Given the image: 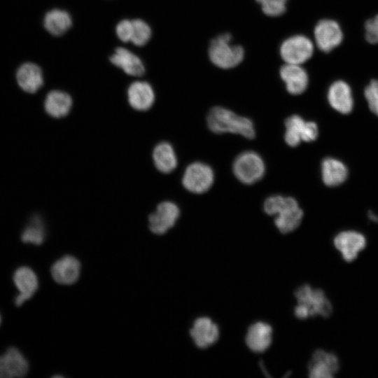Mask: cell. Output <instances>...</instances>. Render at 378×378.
Returning a JSON list of instances; mask_svg holds the SVG:
<instances>
[{
	"mask_svg": "<svg viewBox=\"0 0 378 378\" xmlns=\"http://www.w3.org/2000/svg\"><path fill=\"white\" fill-rule=\"evenodd\" d=\"M133 33L132 20L124 19L120 20L115 26V34L122 42H130Z\"/></svg>",
	"mask_w": 378,
	"mask_h": 378,
	"instance_id": "31",
	"label": "cell"
},
{
	"mask_svg": "<svg viewBox=\"0 0 378 378\" xmlns=\"http://www.w3.org/2000/svg\"><path fill=\"white\" fill-rule=\"evenodd\" d=\"M334 245L342 255V258L351 262L356 258L359 253L365 247L366 239L361 233L347 230L337 234L334 239Z\"/></svg>",
	"mask_w": 378,
	"mask_h": 378,
	"instance_id": "12",
	"label": "cell"
},
{
	"mask_svg": "<svg viewBox=\"0 0 378 378\" xmlns=\"http://www.w3.org/2000/svg\"><path fill=\"white\" fill-rule=\"evenodd\" d=\"M261 6L262 12L271 17L282 15L286 9L288 0H255Z\"/></svg>",
	"mask_w": 378,
	"mask_h": 378,
	"instance_id": "29",
	"label": "cell"
},
{
	"mask_svg": "<svg viewBox=\"0 0 378 378\" xmlns=\"http://www.w3.org/2000/svg\"><path fill=\"white\" fill-rule=\"evenodd\" d=\"M45 238V231L41 218L34 216L30 224L23 231L21 239L24 243H31L39 245L43 243Z\"/></svg>",
	"mask_w": 378,
	"mask_h": 378,
	"instance_id": "27",
	"label": "cell"
},
{
	"mask_svg": "<svg viewBox=\"0 0 378 378\" xmlns=\"http://www.w3.org/2000/svg\"><path fill=\"white\" fill-rule=\"evenodd\" d=\"M130 105L135 110H148L154 104L155 92L153 87L146 81L136 80L132 83L127 91Z\"/></svg>",
	"mask_w": 378,
	"mask_h": 378,
	"instance_id": "16",
	"label": "cell"
},
{
	"mask_svg": "<svg viewBox=\"0 0 378 378\" xmlns=\"http://www.w3.org/2000/svg\"><path fill=\"white\" fill-rule=\"evenodd\" d=\"M206 122L209 130L216 134H237L247 139H253L255 135L250 119L221 106H215L209 111Z\"/></svg>",
	"mask_w": 378,
	"mask_h": 378,
	"instance_id": "2",
	"label": "cell"
},
{
	"mask_svg": "<svg viewBox=\"0 0 378 378\" xmlns=\"http://www.w3.org/2000/svg\"><path fill=\"white\" fill-rule=\"evenodd\" d=\"M322 178L328 186H337L342 183L348 176L346 167L340 160L327 158L321 164Z\"/></svg>",
	"mask_w": 378,
	"mask_h": 378,
	"instance_id": "26",
	"label": "cell"
},
{
	"mask_svg": "<svg viewBox=\"0 0 378 378\" xmlns=\"http://www.w3.org/2000/svg\"><path fill=\"white\" fill-rule=\"evenodd\" d=\"M133 33L131 43L134 46L141 47L148 43L152 36V29L150 25L141 19L132 20Z\"/></svg>",
	"mask_w": 378,
	"mask_h": 378,
	"instance_id": "28",
	"label": "cell"
},
{
	"mask_svg": "<svg viewBox=\"0 0 378 378\" xmlns=\"http://www.w3.org/2000/svg\"><path fill=\"white\" fill-rule=\"evenodd\" d=\"M338 358L332 352L318 349L312 354L308 365L309 377L312 378H332L338 372Z\"/></svg>",
	"mask_w": 378,
	"mask_h": 378,
	"instance_id": "11",
	"label": "cell"
},
{
	"mask_svg": "<svg viewBox=\"0 0 378 378\" xmlns=\"http://www.w3.org/2000/svg\"><path fill=\"white\" fill-rule=\"evenodd\" d=\"M153 160L157 169L164 174L173 172L177 167V158L174 149L166 141L159 143L154 148Z\"/></svg>",
	"mask_w": 378,
	"mask_h": 378,
	"instance_id": "25",
	"label": "cell"
},
{
	"mask_svg": "<svg viewBox=\"0 0 378 378\" xmlns=\"http://www.w3.org/2000/svg\"><path fill=\"white\" fill-rule=\"evenodd\" d=\"M294 295L298 304L306 309L309 317H328L331 314L332 304L322 290L304 284L295 290Z\"/></svg>",
	"mask_w": 378,
	"mask_h": 378,
	"instance_id": "5",
	"label": "cell"
},
{
	"mask_svg": "<svg viewBox=\"0 0 378 378\" xmlns=\"http://www.w3.org/2000/svg\"><path fill=\"white\" fill-rule=\"evenodd\" d=\"M180 215L178 206L170 201L160 203L148 217L149 228L156 234H163L172 227Z\"/></svg>",
	"mask_w": 378,
	"mask_h": 378,
	"instance_id": "10",
	"label": "cell"
},
{
	"mask_svg": "<svg viewBox=\"0 0 378 378\" xmlns=\"http://www.w3.org/2000/svg\"><path fill=\"white\" fill-rule=\"evenodd\" d=\"M1 315H0V324H1Z\"/></svg>",
	"mask_w": 378,
	"mask_h": 378,
	"instance_id": "33",
	"label": "cell"
},
{
	"mask_svg": "<svg viewBox=\"0 0 378 378\" xmlns=\"http://www.w3.org/2000/svg\"><path fill=\"white\" fill-rule=\"evenodd\" d=\"M232 170L240 182L251 185L262 178L265 172V164L258 153L248 150L240 153L234 159Z\"/></svg>",
	"mask_w": 378,
	"mask_h": 378,
	"instance_id": "4",
	"label": "cell"
},
{
	"mask_svg": "<svg viewBox=\"0 0 378 378\" xmlns=\"http://www.w3.org/2000/svg\"><path fill=\"white\" fill-rule=\"evenodd\" d=\"M365 36L368 42L374 44L378 43V15L368 20L365 24Z\"/></svg>",
	"mask_w": 378,
	"mask_h": 378,
	"instance_id": "32",
	"label": "cell"
},
{
	"mask_svg": "<svg viewBox=\"0 0 378 378\" xmlns=\"http://www.w3.org/2000/svg\"><path fill=\"white\" fill-rule=\"evenodd\" d=\"M72 104V98L69 94L54 90L47 94L44 101V108L50 116L60 118L69 114Z\"/></svg>",
	"mask_w": 378,
	"mask_h": 378,
	"instance_id": "23",
	"label": "cell"
},
{
	"mask_svg": "<svg viewBox=\"0 0 378 378\" xmlns=\"http://www.w3.org/2000/svg\"><path fill=\"white\" fill-rule=\"evenodd\" d=\"M80 269L79 261L73 256L66 255L52 265L51 274L54 280L58 284L70 285L78 279Z\"/></svg>",
	"mask_w": 378,
	"mask_h": 378,
	"instance_id": "21",
	"label": "cell"
},
{
	"mask_svg": "<svg viewBox=\"0 0 378 378\" xmlns=\"http://www.w3.org/2000/svg\"><path fill=\"white\" fill-rule=\"evenodd\" d=\"M286 132L284 139L291 146H298L301 141L310 142L318 136V127L311 121H304L298 115L289 116L285 121Z\"/></svg>",
	"mask_w": 378,
	"mask_h": 378,
	"instance_id": "8",
	"label": "cell"
},
{
	"mask_svg": "<svg viewBox=\"0 0 378 378\" xmlns=\"http://www.w3.org/2000/svg\"><path fill=\"white\" fill-rule=\"evenodd\" d=\"M15 80L24 92L36 93L44 83L43 70L34 62H24L16 69Z\"/></svg>",
	"mask_w": 378,
	"mask_h": 378,
	"instance_id": "13",
	"label": "cell"
},
{
	"mask_svg": "<svg viewBox=\"0 0 378 378\" xmlns=\"http://www.w3.org/2000/svg\"><path fill=\"white\" fill-rule=\"evenodd\" d=\"M219 328L211 318H197L190 330L195 344L200 349H206L216 343L219 337Z\"/></svg>",
	"mask_w": 378,
	"mask_h": 378,
	"instance_id": "14",
	"label": "cell"
},
{
	"mask_svg": "<svg viewBox=\"0 0 378 378\" xmlns=\"http://www.w3.org/2000/svg\"><path fill=\"white\" fill-rule=\"evenodd\" d=\"M13 281L20 293L15 299L17 306H21L31 298L38 288L36 274L28 267H19L14 273Z\"/></svg>",
	"mask_w": 378,
	"mask_h": 378,
	"instance_id": "20",
	"label": "cell"
},
{
	"mask_svg": "<svg viewBox=\"0 0 378 378\" xmlns=\"http://www.w3.org/2000/svg\"><path fill=\"white\" fill-rule=\"evenodd\" d=\"M272 328L265 322L258 321L248 328L245 342L250 350L255 353L266 351L272 344Z\"/></svg>",
	"mask_w": 378,
	"mask_h": 378,
	"instance_id": "17",
	"label": "cell"
},
{
	"mask_svg": "<svg viewBox=\"0 0 378 378\" xmlns=\"http://www.w3.org/2000/svg\"><path fill=\"white\" fill-rule=\"evenodd\" d=\"M109 60L114 66L122 69L129 76H141L146 71L141 58L123 47L115 48L113 54L109 57Z\"/></svg>",
	"mask_w": 378,
	"mask_h": 378,
	"instance_id": "19",
	"label": "cell"
},
{
	"mask_svg": "<svg viewBox=\"0 0 378 378\" xmlns=\"http://www.w3.org/2000/svg\"><path fill=\"white\" fill-rule=\"evenodd\" d=\"M232 36L223 34L214 38L209 48L211 62L221 69H231L239 64L244 59L241 46L232 43Z\"/></svg>",
	"mask_w": 378,
	"mask_h": 378,
	"instance_id": "3",
	"label": "cell"
},
{
	"mask_svg": "<svg viewBox=\"0 0 378 378\" xmlns=\"http://www.w3.org/2000/svg\"><path fill=\"white\" fill-rule=\"evenodd\" d=\"M265 212L275 216L274 224L280 232L286 234L295 230L300 224L303 211L293 197L272 195L263 204Z\"/></svg>",
	"mask_w": 378,
	"mask_h": 378,
	"instance_id": "1",
	"label": "cell"
},
{
	"mask_svg": "<svg viewBox=\"0 0 378 378\" xmlns=\"http://www.w3.org/2000/svg\"><path fill=\"white\" fill-rule=\"evenodd\" d=\"M28 370V363L18 349L10 347L0 356V378L22 377Z\"/></svg>",
	"mask_w": 378,
	"mask_h": 378,
	"instance_id": "15",
	"label": "cell"
},
{
	"mask_svg": "<svg viewBox=\"0 0 378 378\" xmlns=\"http://www.w3.org/2000/svg\"><path fill=\"white\" fill-rule=\"evenodd\" d=\"M43 25L50 34L59 36L64 34L71 28L72 18L67 11L59 8H53L45 14Z\"/></svg>",
	"mask_w": 378,
	"mask_h": 378,
	"instance_id": "24",
	"label": "cell"
},
{
	"mask_svg": "<svg viewBox=\"0 0 378 378\" xmlns=\"http://www.w3.org/2000/svg\"><path fill=\"white\" fill-rule=\"evenodd\" d=\"M364 94L370 109L378 116V80H372L365 88Z\"/></svg>",
	"mask_w": 378,
	"mask_h": 378,
	"instance_id": "30",
	"label": "cell"
},
{
	"mask_svg": "<svg viewBox=\"0 0 378 378\" xmlns=\"http://www.w3.org/2000/svg\"><path fill=\"white\" fill-rule=\"evenodd\" d=\"M317 47L324 52H329L342 41L343 33L340 24L335 20H320L314 30Z\"/></svg>",
	"mask_w": 378,
	"mask_h": 378,
	"instance_id": "9",
	"label": "cell"
},
{
	"mask_svg": "<svg viewBox=\"0 0 378 378\" xmlns=\"http://www.w3.org/2000/svg\"><path fill=\"white\" fill-rule=\"evenodd\" d=\"M279 74L287 91L292 94H302L308 86V75L300 65L286 63L281 67Z\"/></svg>",
	"mask_w": 378,
	"mask_h": 378,
	"instance_id": "18",
	"label": "cell"
},
{
	"mask_svg": "<svg viewBox=\"0 0 378 378\" xmlns=\"http://www.w3.org/2000/svg\"><path fill=\"white\" fill-rule=\"evenodd\" d=\"M214 181L212 168L203 162L190 164L183 175L182 184L190 192L202 194L210 189Z\"/></svg>",
	"mask_w": 378,
	"mask_h": 378,
	"instance_id": "6",
	"label": "cell"
},
{
	"mask_svg": "<svg viewBox=\"0 0 378 378\" xmlns=\"http://www.w3.org/2000/svg\"><path fill=\"white\" fill-rule=\"evenodd\" d=\"M279 52L286 64L301 65L312 56L314 45L308 37L294 35L283 41Z\"/></svg>",
	"mask_w": 378,
	"mask_h": 378,
	"instance_id": "7",
	"label": "cell"
},
{
	"mask_svg": "<svg viewBox=\"0 0 378 378\" xmlns=\"http://www.w3.org/2000/svg\"><path fill=\"white\" fill-rule=\"evenodd\" d=\"M328 99L330 106L341 113L347 114L353 108L354 101L351 88L343 80H337L330 86Z\"/></svg>",
	"mask_w": 378,
	"mask_h": 378,
	"instance_id": "22",
	"label": "cell"
}]
</instances>
